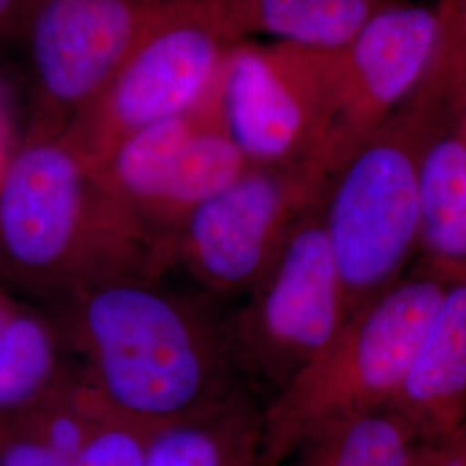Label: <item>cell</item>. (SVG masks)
I'll return each mask as SVG.
<instances>
[{"mask_svg":"<svg viewBox=\"0 0 466 466\" xmlns=\"http://www.w3.org/2000/svg\"><path fill=\"white\" fill-rule=\"evenodd\" d=\"M0 466H73L49 448L26 413L0 417Z\"/></svg>","mask_w":466,"mask_h":466,"instance_id":"cell-20","label":"cell"},{"mask_svg":"<svg viewBox=\"0 0 466 466\" xmlns=\"http://www.w3.org/2000/svg\"><path fill=\"white\" fill-rule=\"evenodd\" d=\"M418 439L390 410L339 418L306 435L299 466H418Z\"/></svg>","mask_w":466,"mask_h":466,"instance_id":"cell-16","label":"cell"},{"mask_svg":"<svg viewBox=\"0 0 466 466\" xmlns=\"http://www.w3.org/2000/svg\"><path fill=\"white\" fill-rule=\"evenodd\" d=\"M263 408L248 387L217 404L159 427L146 466H259Z\"/></svg>","mask_w":466,"mask_h":466,"instance_id":"cell-14","label":"cell"},{"mask_svg":"<svg viewBox=\"0 0 466 466\" xmlns=\"http://www.w3.org/2000/svg\"><path fill=\"white\" fill-rule=\"evenodd\" d=\"M63 299V333L84 361L82 375L123 417L159 429L244 385L223 319L157 277H111Z\"/></svg>","mask_w":466,"mask_h":466,"instance_id":"cell-1","label":"cell"},{"mask_svg":"<svg viewBox=\"0 0 466 466\" xmlns=\"http://www.w3.org/2000/svg\"><path fill=\"white\" fill-rule=\"evenodd\" d=\"M441 38L429 71L466 99V0H439Z\"/></svg>","mask_w":466,"mask_h":466,"instance_id":"cell-19","label":"cell"},{"mask_svg":"<svg viewBox=\"0 0 466 466\" xmlns=\"http://www.w3.org/2000/svg\"><path fill=\"white\" fill-rule=\"evenodd\" d=\"M246 167L209 99L194 111L125 137L94 165L100 184L142 237L159 271L169 265L171 242L185 218Z\"/></svg>","mask_w":466,"mask_h":466,"instance_id":"cell-8","label":"cell"},{"mask_svg":"<svg viewBox=\"0 0 466 466\" xmlns=\"http://www.w3.org/2000/svg\"><path fill=\"white\" fill-rule=\"evenodd\" d=\"M435 275L466 280V100L433 134L420 167V238Z\"/></svg>","mask_w":466,"mask_h":466,"instance_id":"cell-13","label":"cell"},{"mask_svg":"<svg viewBox=\"0 0 466 466\" xmlns=\"http://www.w3.org/2000/svg\"><path fill=\"white\" fill-rule=\"evenodd\" d=\"M209 100L248 167L317 163L333 175L344 161L339 50L237 42Z\"/></svg>","mask_w":466,"mask_h":466,"instance_id":"cell-5","label":"cell"},{"mask_svg":"<svg viewBox=\"0 0 466 466\" xmlns=\"http://www.w3.org/2000/svg\"><path fill=\"white\" fill-rule=\"evenodd\" d=\"M156 431L157 427L123 417L106 404L86 433L73 466H146Z\"/></svg>","mask_w":466,"mask_h":466,"instance_id":"cell-18","label":"cell"},{"mask_svg":"<svg viewBox=\"0 0 466 466\" xmlns=\"http://www.w3.org/2000/svg\"><path fill=\"white\" fill-rule=\"evenodd\" d=\"M246 302L223 319L238 380L277 396L344 325L339 271L321 225V204L300 219Z\"/></svg>","mask_w":466,"mask_h":466,"instance_id":"cell-7","label":"cell"},{"mask_svg":"<svg viewBox=\"0 0 466 466\" xmlns=\"http://www.w3.org/2000/svg\"><path fill=\"white\" fill-rule=\"evenodd\" d=\"M9 309H11V306H7L4 300L0 299V329H2L4 321H5V317H7Z\"/></svg>","mask_w":466,"mask_h":466,"instance_id":"cell-23","label":"cell"},{"mask_svg":"<svg viewBox=\"0 0 466 466\" xmlns=\"http://www.w3.org/2000/svg\"><path fill=\"white\" fill-rule=\"evenodd\" d=\"M2 150V149H0ZM0 169H2V156H0Z\"/></svg>","mask_w":466,"mask_h":466,"instance_id":"cell-24","label":"cell"},{"mask_svg":"<svg viewBox=\"0 0 466 466\" xmlns=\"http://www.w3.org/2000/svg\"><path fill=\"white\" fill-rule=\"evenodd\" d=\"M35 0H0V40L21 36Z\"/></svg>","mask_w":466,"mask_h":466,"instance_id":"cell-22","label":"cell"},{"mask_svg":"<svg viewBox=\"0 0 466 466\" xmlns=\"http://www.w3.org/2000/svg\"><path fill=\"white\" fill-rule=\"evenodd\" d=\"M400 0H215L233 36L306 49H344L371 17Z\"/></svg>","mask_w":466,"mask_h":466,"instance_id":"cell-15","label":"cell"},{"mask_svg":"<svg viewBox=\"0 0 466 466\" xmlns=\"http://www.w3.org/2000/svg\"><path fill=\"white\" fill-rule=\"evenodd\" d=\"M418 441L437 444L466 420V280L451 283L387 406Z\"/></svg>","mask_w":466,"mask_h":466,"instance_id":"cell-12","label":"cell"},{"mask_svg":"<svg viewBox=\"0 0 466 466\" xmlns=\"http://www.w3.org/2000/svg\"><path fill=\"white\" fill-rule=\"evenodd\" d=\"M61 339L47 319L9 309L0 329V417L32 410L63 380Z\"/></svg>","mask_w":466,"mask_h":466,"instance_id":"cell-17","label":"cell"},{"mask_svg":"<svg viewBox=\"0 0 466 466\" xmlns=\"http://www.w3.org/2000/svg\"><path fill=\"white\" fill-rule=\"evenodd\" d=\"M450 285L427 271L392 283L350 313L332 340L263 408L259 466H280L325 423L387 408Z\"/></svg>","mask_w":466,"mask_h":466,"instance_id":"cell-4","label":"cell"},{"mask_svg":"<svg viewBox=\"0 0 466 466\" xmlns=\"http://www.w3.org/2000/svg\"><path fill=\"white\" fill-rule=\"evenodd\" d=\"M452 111L448 97L421 82L333 173L321 200V225L348 317L398 282L417 248L423 152Z\"/></svg>","mask_w":466,"mask_h":466,"instance_id":"cell-3","label":"cell"},{"mask_svg":"<svg viewBox=\"0 0 466 466\" xmlns=\"http://www.w3.org/2000/svg\"><path fill=\"white\" fill-rule=\"evenodd\" d=\"M330 178L317 163L246 167L185 218L169 265L178 261L211 296L248 294L296 225L321 204Z\"/></svg>","mask_w":466,"mask_h":466,"instance_id":"cell-9","label":"cell"},{"mask_svg":"<svg viewBox=\"0 0 466 466\" xmlns=\"http://www.w3.org/2000/svg\"><path fill=\"white\" fill-rule=\"evenodd\" d=\"M439 38L437 11L400 0L377 13L339 49L346 157L411 97L432 65Z\"/></svg>","mask_w":466,"mask_h":466,"instance_id":"cell-11","label":"cell"},{"mask_svg":"<svg viewBox=\"0 0 466 466\" xmlns=\"http://www.w3.org/2000/svg\"><path fill=\"white\" fill-rule=\"evenodd\" d=\"M175 0H35L26 40L38 127L63 130L86 107L140 36Z\"/></svg>","mask_w":466,"mask_h":466,"instance_id":"cell-10","label":"cell"},{"mask_svg":"<svg viewBox=\"0 0 466 466\" xmlns=\"http://www.w3.org/2000/svg\"><path fill=\"white\" fill-rule=\"evenodd\" d=\"M238 40L215 0H175L63 134L94 167L125 137L209 99Z\"/></svg>","mask_w":466,"mask_h":466,"instance_id":"cell-6","label":"cell"},{"mask_svg":"<svg viewBox=\"0 0 466 466\" xmlns=\"http://www.w3.org/2000/svg\"><path fill=\"white\" fill-rule=\"evenodd\" d=\"M418 466H466V420L448 439L425 444Z\"/></svg>","mask_w":466,"mask_h":466,"instance_id":"cell-21","label":"cell"},{"mask_svg":"<svg viewBox=\"0 0 466 466\" xmlns=\"http://www.w3.org/2000/svg\"><path fill=\"white\" fill-rule=\"evenodd\" d=\"M0 256L66 298L119 275L159 277L142 237L63 130L36 127L0 169Z\"/></svg>","mask_w":466,"mask_h":466,"instance_id":"cell-2","label":"cell"}]
</instances>
